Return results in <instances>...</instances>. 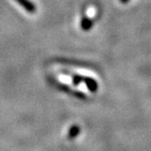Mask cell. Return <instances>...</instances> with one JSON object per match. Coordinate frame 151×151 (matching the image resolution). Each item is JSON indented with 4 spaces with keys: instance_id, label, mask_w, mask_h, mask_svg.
<instances>
[{
    "instance_id": "cell-1",
    "label": "cell",
    "mask_w": 151,
    "mask_h": 151,
    "mask_svg": "<svg viewBox=\"0 0 151 151\" xmlns=\"http://www.w3.org/2000/svg\"><path fill=\"white\" fill-rule=\"evenodd\" d=\"M91 26H92V21L88 20L87 18H84L83 20V22H81V28H83V29H84V31L89 29L91 28Z\"/></svg>"
},
{
    "instance_id": "cell-2",
    "label": "cell",
    "mask_w": 151,
    "mask_h": 151,
    "mask_svg": "<svg viewBox=\"0 0 151 151\" xmlns=\"http://www.w3.org/2000/svg\"><path fill=\"white\" fill-rule=\"evenodd\" d=\"M129 0H120L121 3H124V4H126V3H128Z\"/></svg>"
}]
</instances>
